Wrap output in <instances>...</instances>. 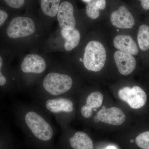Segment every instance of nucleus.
I'll list each match as a JSON object with an SVG mask.
<instances>
[{"label":"nucleus","mask_w":149,"mask_h":149,"mask_svg":"<svg viewBox=\"0 0 149 149\" xmlns=\"http://www.w3.org/2000/svg\"><path fill=\"white\" fill-rule=\"evenodd\" d=\"M83 56L79 61L85 69L90 72H97L102 70L106 64L111 55L105 43L100 37L93 35V38L86 43Z\"/></svg>","instance_id":"3"},{"label":"nucleus","mask_w":149,"mask_h":149,"mask_svg":"<svg viewBox=\"0 0 149 149\" xmlns=\"http://www.w3.org/2000/svg\"><path fill=\"white\" fill-rule=\"evenodd\" d=\"M12 111L17 124L40 142L47 143L53 139L54 126L50 116L37 105L15 102Z\"/></svg>","instance_id":"1"},{"label":"nucleus","mask_w":149,"mask_h":149,"mask_svg":"<svg viewBox=\"0 0 149 149\" xmlns=\"http://www.w3.org/2000/svg\"><path fill=\"white\" fill-rule=\"evenodd\" d=\"M119 98L125 102L133 109H139L144 106L146 103L147 96L146 92L141 87L128 86L123 87L118 92Z\"/></svg>","instance_id":"7"},{"label":"nucleus","mask_w":149,"mask_h":149,"mask_svg":"<svg viewBox=\"0 0 149 149\" xmlns=\"http://www.w3.org/2000/svg\"><path fill=\"white\" fill-rule=\"evenodd\" d=\"M73 86L72 77L66 73L52 71L47 73L33 94V98H45L65 96Z\"/></svg>","instance_id":"2"},{"label":"nucleus","mask_w":149,"mask_h":149,"mask_svg":"<svg viewBox=\"0 0 149 149\" xmlns=\"http://www.w3.org/2000/svg\"><path fill=\"white\" fill-rule=\"evenodd\" d=\"M61 0H41L42 11L47 16L54 17L57 14Z\"/></svg>","instance_id":"19"},{"label":"nucleus","mask_w":149,"mask_h":149,"mask_svg":"<svg viewBox=\"0 0 149 149\" xmlns=\"http://www.w3.org/2000/svg\"><path fill=\"white\" fill-rule=\"evenodd\" d=\"M33 102L41 108L49 115L55 118L61 126H63L64 117L74 112V103L73 101L66 96L33 98Z\"/></svg>","instance_id":"4"},{"label":"nucleus","mask_w":149,"mask_h":149,"mask_svg":"<svg viewBox=\"0 0 149 149\" xmlns=\"http://www.w3.org/2000/svg\"><path fill=\"white\" fill-rule=\"evenodd\" d=\"M0 114H1V110H0Z\"/></svg>","instance_id":"28"},{"label":"nucleus","mask_w":149,"mask_h":149,"mask_svg":"<svg viewBox=\"0 0 149 149\" xmlns=\"http://www.w3.org/2000/svg\"><path fill=\"white\" fill-rule=\"evenodd\" d=\"M72 149H93V141L88 134L83 131H77L69 139Z\"/></svg>","instance_id":"15"},{"label":"nucleus","mask_w":149,"mask_h":149,"mask_svg":"<svg viewBox=\"0 0 149 149\" xmlns=\"http://www.w3.org/2000/svg\"><path fill=\"white\" fill-rule=\"evenodd\" d=\"M109 24L119 31H127L132 29L136 24L133 15L125 6H120L111 13Z\"/></svg>","instance_id":"6"},{"label":"nucleus","mask_w":149,"mask_h":149,"mask_svg":"<svg viewBox=\"0 0 149 149\" xmlns=\"http://www.w3.org/2000/svg\"><path fill=\"white\" fill-rule=\"evenodd\" d=\"M36 26L32 19L17 16L11 20L6 29V34L11 39L29 37L34 34Z\"/></svg>","instance_id":"5"},{"label":"nucleus","mask_w":149,"mask_h":149,"mask_svg":"<svg viewBox=\"0 0 149 149\" xmlns=\"http://www.w3.org/2000/svg\"><path fill=\"white\" fill-rule=\"evenodd\" d=\"M94 121H95V122H99V121H100V120H99L97 116H95V117H94Z\"/></svg>","instance_id":"25"},{"label":"nucleus","mask_w":149,"mask_h":149,"mask_svg":"<svg viewBox=\"0 0 149 149\" xmlns=\"http://www.w3.org/2000/svg\"><path fill=\"white\" fill-rule=\"evenodd\" d=\"M82 1H84V2L88 3V2H89L90 1H91V0H82Z\"/></svg>","instance_id":"27"},{"label":"nucleus","mask_w":149,"mask_h":149,"mask_svg":"<svg viewBox=\"0 0 149 149\" xmlns=\"http://www.w3.org/2000/svg\"><path fill=\"white\" fill-rule=\"evenodd\" d=\"M118 70L123 76H128L136 69V60L135 56L115 49L112 54Z\"/></svg>","instance_id":"9"},{"label":"nucleus","mask_w":149,"mask_h":149,"mask_svg":"<svg viewBox=\"0 0 149 149\" xmlns=\"http://www.w3.org/2000/svg\"><path fill=\"white\" fill-rule=\"evenodd\" d=\"M112 44L114 49L134 56L138 55L139 53L138 44L133 37L127 33L118 32L116 34L113 38Z\"/></svg>","instance_id":"10"},{"label":"nucleus","mask_w":149,"mask_h":149,"mask_svg":"<svg viewBox=\"0 0 149 149\" xmlns=\"http://www.w3.org/2000/svg\"><path fill=\"white\" fill-rule=\"evenodd\" d=\"M141 1L142 8L146 10H149V0H139Z\"/></svg>","instance_id":"24"},{"label":"nucleus","mask_w":149,"mask_h":149,"mask_svg":"<svg viewBox=\"0 0 149 149\" xmlns=\"http://www.w3.org/2000/svg\"><path fill=\"white\" fill-rule=\"evenodd\" d=\"M3 59L0 55V92L3 95H12L18 91L15 80L10 71L5 68Z\"/></svg>","instance_id":"12"},{"label":"nucleus","mask_w":149,"mask_h":149,"mask_svg":"<svg viewBox=\"0 0 149 149\" xmlns=\"http://www.w3.org/2000/svg\"><path fill=\"white\" fill-rule=\"evenodd\" d=\"M103 98L102 94L97 91L90 94L86 98L85 104L80 107V113L82 117L85 118L91 117L93 113V109L101 106Z\"/></svg>","instance_id":"14"},{"label":"nucleus","mask_w":149,"mask_h":149,"mask_svg":"<svg viewBox=\"0 0 149 149\" xmlns=\"http://www.w3.org/2000/svg\"><path fill=\"white\" fill-rule=\"evenodd\" d=\"M106 0H91L87 3L86 6V14L88 18L94 21L100 15V11L106 7Z\"/></svg>","instance_id":"17"},{"label":"nucleus","mask_w":149,"mask_h":149,"mask_svg":"<svg viewBox=\"0 0 149 149\" xmlns=\"http://www.w3.org/2000/svg\"><path fill=\"white\" fill-rule=\"evenodd\" d=\"M104 149H116V148L115 147L113 146H109L107 147L106 148Z\"/></svg>","instance_id":"26"},{"label":"nucleus","mask_w":149,"mask_h":149,"mask_svg":"<svg viewBox=\"0 0 149 149\" xmlns=\"http://www.w3.org/2000/svg\"><path fill=\"white\" fill-rule=\"evenodd\" d=\"M8 17V15L6 12L0 9V27H2L6 23Z\"/></svg>","instance_id":"23"},{"label":"nucleus","mask_w":149,"mask_h":149,"mask_svg":"<svg viewBox=\"0 0 149 149\" xmlns=\"http://www.w3.org/2000/svg\"><path fill=\"white\" fill-rule=\"evenodd\" d=\"M45 59L35 54H29L24 57L22 62L20 70L22 74L38 76L43 74L47 69Z\"/></svg>","instance_id":"8"},{"label":"nucleus","mask_w":149,"mask_h":149,"mask_svg":"<svg viewBox=\"0 0 149 149\" xmlns=\"http://www.w3.org/2000/svg\"><path fill=\"white\" fill-rule=\"evenodd\" d=\"M139 49L143 52L149 50V26L143 24L139 26L137 33Z\"/></svg>","instance_id":"18"},{"label":"nucleus","mask_w":149,"mask_h":149,"mask_svg":"<svg viewBox=\"0 0 149 149\" xmlns=\"http://www.w3.org/2000/svg\"><path fill=\"white\" fill-rule=\"evenodd\" d=\"M61 34L64 39V49L67 52L72 50L80 44L81 34L79 29L75 27L74 29L65 30L61 29Z\"/></svg>","instance_id":"16"},{"label":"nucleus","mask_w":149,"mask_h":149,"mask_svg":"<svg viewBox=\"0 0 149 149\" xmlns=\"http://www.w3.org/2000/svg\"><path fill=\"white\" fill-rule=\"evenodd\" d=\"M6 125L0 124V149H7L10 143V136Z\"/></svg>","instance_id":"20"},{"label":"nucleus","mask_w":149,"mask_h":149,"mask_svg":"<svg viewBox=\"0 0 149 149\" xmlns=\"http://www.w3.org/2000/svg\"><path fill=\"white\" fill-rule=\"evenodd\" d=\"M136 145L141 148L149 149V131L141 133L136 139Z\"/></svg>","instance_id":"21"},{"label":"nucleus","mask_w":149,"mask_h":149,"mask_svg":"<svg viewBox=\"0 0 149 149\" xmlns=\"http://www.w3.org/2000/svg\"><path fill=\"white\" fill-rule=\"evenodd\" d=\"M57 20L61 29L70 30L76 27V21L74 14L73 6L65 1L61 4L57 14Z\"/></svg>","instance_id":"11"},{"label":"nucleus","mask_w":149,"mask_h":149,"mask_svg":"<svg viewBox=\"0 0 149 149\" xmlns=\"http://www.w3.org/2000/svg\"><path fill=\"white\" fill-rule=\"evenodd\" d=\"M8 6L11 8H20L24 5L25 0H3Z\"/></svg>","instance_id":"22"},{"label":"nucleus","mask_w":149,"mask_h":149,"mask_svg":"<svg viewBox=\"0 0 149 149\" xmlns=\"http://www.w3.org/2000/svg\"><path fill=\"white\" fill-rule=\"evenodd\" d=\"M97 116L101 122L113 125H121L126 118L124 112L116 107L103 108L97 113Z\"/></svg>","instance_id":"13"}]
</instances>
